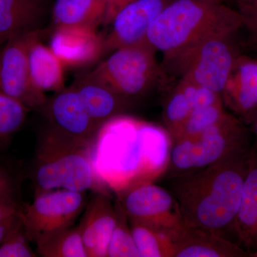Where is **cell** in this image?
<instances>
[{
  "label": "cell",
  "mask_w": 257,
  "mask_h": 257,
  "mask_svg": "<svg viewBox=\"0 0 257 257\" xmlns=\"http://www.w3.org/2000/svg\"><path fill=\"white\" fill-rule=\"evenodd\" d=\"M238 238L246 246L257 243V156L249 153L239 211L234 226Z\"/></svg>",
  "instance_id": "cell-19"
},
{
  "label": "cell",
  "mask_w": 257,
  "mask_h": 257,
  "mask_svg": "<svg viewBox=\"0 0 257 257\" xmlns=\"http://www.w3.org/2000/svg\"><path fill=\"white\" fill-rule=\"evenodd\" d=\"M36 245L43 257H87L79 225L57 231Z\"/></svg>",
  "instance_id": "cell-22"
},
{
  "label": "cell",
  "mask_w": 257,
  "mask_h": 257,
  "mask_svg": "<svg viewBox=\"0 0 257 257\" xmlns=\"http://www.w3.org/2000/svg\"><path fill=\"white\" fill-rule=\"evenodd\" d=\"M47 15L45 0H0V47L17 35L40 31Z\"/></svg>",
  "instance_id": "cell-17"
},
{
  "label": "cell",
  "mask_w": 257,
  "mask_h": 257,
  "mask_svg": "<svg viewBox=\"0 0 257 257\" xmlns=\"http://www.w3.org/2000/svg\"><path fill=\"white\" fill-rule=\"evenodd\" d=\"M86 205V192L55 189L35 194L30 204H22L20 215L30 242L37 243L73 226Z\"/></svg>",
  "instance_id": "cell-7"
},
{
  "label": "cell",
  "mask_w": 257,
  "mask_h": 257,
  "mask_svg": "<svg viewBox=\"0 0 257 257\" xmlns=\"http://www.w3.org/2000/svg\"><path fill=\"white\" fill-rule=\"evenodd\" d=\"M20 212L16 215L0 220V244L3 242L6 235L8 234V231L20 219Z\"/></svg>",
  "instance_id": "cell-33"
},
{
  "label": "cell",
  "mask_w": 257,
  "mask_h": 257,
  "mask_svg": "<svg viewBox=\"0 0 257 257\" xmlns=\"http://www.w3.org/2000/svg\"><path fill=\"white\" fill-rule=\"evenodd\" d=\"M18 192V177L0 161V202L20 203Z\"/></svg>",
  "instance_id": "cell-28"
},
{
  "label": "cell",
  "mask_w": 257,
  "mask_h": 257,
  "mask_svg": "<svg viewBox=\"0 0 257 257\" xmlns=\"http://www.w3.org/2000/svg\"><path fill=\"white\" fill-rule=\"evenodd\" d=\"M156 52L146 40L121 47L113 51L91 73L125 97L141 95L162 73Z\"/></svg>",
  "instance_id": "cell-6"
},
{
  "label": "cell",
  "mask_w": 257,
  "mask_h": 257,
  "mask_svg": "<svg viewBox=\"0 0 257 257\" xmlns=\"http://www.w3.org/2000/svg\"><path fill=\"white\" fill-rule=\"evenodd\" d=\"M231 36L214 37L164 59L167 70L221 95L235 61L240 55Z\"/></svg>",
  "instance_id": "cell-5"
},
{
  "label": "cell",
  "mask_w": 257,
  "mask_h": 257,
  "mask_svg": "<svg viewBox=\"0 0 257 257\" xmlns=\"http://www.w3.org/2000/svg\"><path fill=\"white\" fill-rule=\"evenodd\" d=\"M228 1H229V0H228Z\"/></svg>",
  "instance_id": "cell-38"
},
{
  "label": "cell",
  "mask_w": 257,
  "mask_h": 257,
  "mask_svg": "<svg viewBox=\"0 0 257 257\" xmlns=\"http://www.w3.org/2000/svg\"><path fill=\"white\" fill-rule=\"evenodd\" d=\"M34 37L29 48L28 60L32 84L43 92H58L64 88V64L51 50Z\"/></svg>",
  "instance_id": "cell-18"
},
{
  "label": "cell",
  "mask_w": 257,
  "mask_h": 257,
  "mask_svg": "<svg viewBox=\"0 0 257 257\" xmlns=\"http://www.w3.org/2000/svg\"><path fill=\"white\" fill-rule=\"evenodd\" d=\"M20 217L0 244V257H36Z\"/></svg>",
  "instance_id": "cell-27"
},
{
  "label": "cell",
  "mask_w": 257,
  "mask_h": 257,
  "mask_svg": "<svg viewBox=\"0 0 257 257\" xmlns=\"http://www.w3.org/2000/svg\"><path fill=\"white\" fill-rule=\"evenodd\" d=\"M22 204V203L0 202V220L18 214Z\"/></svg>",
  "instance_id": "cell-32"
},
{
  "label": "cell",
  "mask_w": 257,
  "mask_h": 257,
  "mask_svg": "<svg viewBox=\"0 0 257 257\" xmlns=\"http://www.w3.org/2000/svg\"><path fill=\"white\" fill-rule=\"evenodd\" d=\"M128 222L140 257H174L175 246L170 234L138 221Z\"/></svg>",
  "instance_id": "cell-21"
},
{
  "label": "cell",
  "mask_w": 257,
  "mask_h": 257,
  "mask_svg": "<svg viewBox=\"0 0 257 257\" xmlns=\"http://www.w3.org/2000/svg\"><path fill=\"white\" fill-rule=\"evenodd\" d=\"M192 111L190 101L177 84L166 102L163 112L164 121L171 137L182 127Z\"/></svg>",
  "instance_id": "cell-26"
},
{
  "label": "cell",
  "mask_w": 257,
  "mask_h": 257,
  "mask_svg": "<svg viewBox=\"0 0 257 257\" xmlns=\"http://www.w3.org/2000/svg\"><path fill=\"white\" fill-rule=\"evenodd\" d=\"M251 124L253 125V133H254L257 140V116L256 118H255L254 120H253V122L251 123Z\"/></svg>",
  "instance_id": "cell-34"
},
{
  "label": "cell",
  "mask_w": 257,
  "mask_h": 257,
  "mask_svg": "<svg viewBox=\"0 0 257 257\" xmlns=\"http://www.w3.org/2000/svg\"><path fill=\"white\" fill-rule=\"evenodd\" d=\"M250 152L171 178L184 224L223 236L239 211Z\"/></svg>",
  "instance_id": "cell-1"
},
{
  "label": "cell",
  "mask_w": 257,
  "mask_h": 257,
  "mask_svg": "<svg viewBox=\"0 0 257 257\" xmlns=\"http://www.w3.org/2000/svg\"><path fill=\"white\" fill-rule=\"evenodd\" d=\"M117 219L107 248V257H140L130 222L119 202L115 204Z\"/></svg>",
  "instance_id": "cell-25"
},
{
  "label": "cell",
  "mask_w": 257,
  "mask_h": 257,
  "mask_svg": "<svg viewBox=\"0 0 257 257\" xmlns=\"http://www.w3.org/2000/svg\"><path fill=\"white\" fill-rule=\"evenodd\" d=\"M172 0H135L113 19L111 32L104 38V55L145 41L155 19Z\"/></svg>",
  "instance_id": "cell-11"
},
{
  "label": "cell",
  "mask_w": 257,
  "mask_h": 257,
  "mask_svg": "<svg viewBox=\"0 0 257 257\" xmlns=\"http://www.w3.org/2000/svg\"><path fill=\"white\" fill-rule=\"evenodd\" d=\"M247 145L244 123L227 113L197 138L172 140L166 175L171 179L202 170L248 151Z\"/></svg>",
  "instance_id": "cell-4"
},
{
  "label": "cell",
  "mask_w": 257,
  "mask_h": 257,
  "mask_svg": "<svg viewBox=\"0 0 257 257\" xmlns=\"http://www.w3.org/2000/svg\"><path fill=\"white\" fill-rule=\"evenodd\" d=\"M116 207L106 193H96L79 224L87 257H107V248L116 224Z\"/></svg>",
  "instance_id": "cell-14"
},
{
  "label": "cell",
  "mask_w": 257,
  "mask_h": 257,
  "mask_svg": "<svg viewBox=\"0 0 257 257\" xmlns=\"http://www.w3.org/2000/svg\"><path fill=\"white\" fill-rule=\"evenodd\" d=\"M119 203L128 220L149 225L170 236L185 226L175 196L156 184L146 182L130 187Z\"/></svg>",
  "instance_id": "cell-8"
},
{
  "label": "cell",
  "mask_w": 257,
  "mask_h": 257,
  "mask_svg": "<svg viewBox=\"0 0 257 257\" xmlns=\"http://www.w3.org/2000/svg\"><path fill=\"white\" fill-rule=\"evenodd\" d=\"M221 103L224 102L220 94L209 88L197 85L192 101V110L197 108L205 107Z\"/></svg>",
  "instance_id": "cell-30"
},
{
  "label": "cell",
  "mask_w": 257,
  "mask_h": 257,
  "mask_svg": "<svg viewBox=\"0 0 257 257\" xmlns=\"http://www.w3.org/2000/svg\"><path fill=\"white\" fill-rule=\"evenodd\" d=\"M30 111L23 103L0 90V150L21 128Z\"/></svg>",
  "instance_id": "cell-23"
},
{
  "label": "cell",
  "mask_w": 257,
  "mask_h": 257,
  "mask_svg": "<svg viewBox=\"0 0 257 257\" xmlns=\"http://www.w3.org/2000/svg\"><path fill=\"white\" fill-rule=\"evenodd\" d=\"M78 93L89 116L98 126H103L126 109L128 98L118 94L91 72L72 84Z\"/></svg>",
  "instance_id": "cell-16"
},
{
  "label": "cell",
  "mask_w": 257,
  "mask_h": 257,
  "mask_svg": "<svg viewBox=\"0 0 257 257\" xmlns=\"http://www.w3.org/2000/svg\"><path fill=\"white\" fill-rule=\"evenodd\" d=\"M250 256L257 257V243L256 245V249L254 250V251H253V252L251 253Z\"/></svg>",
  "instance_id": "cell-35"
},
{
  "label": "cell",
  "mask_w": 257,
  "mask_h": 257,
  "mask_svg": "<svg viewBox=\"0 0 257 257\" xmlns=\"http://www.w3.org/2000/svg\"><path fill=\"white\" fill-rule=\"evenodd\" d=\"M91 145L64 137L47 126L37 147L32 175L35 194L60 189L105 193L93 166Z\"/></svg>",
  "instance_id": "cell-3"
},
{
  "label": "cell",
  "mask_w": 257,
  "mask_h": 257,
  "mask_svg": "<svg viewBox=\"0 0 257 257\" xmlns=\"http://www.w3.org/2000/svg\"><path fill=\"white\" fill-rule=\"evenodd\" d=\"M104 0H55L52 19L55 28L84 27L96 29L104 23Z\"/></svg>",
  "instance_id": "cell-20"
},
{
  "label": "cell",
  "mask_w": 257,
  "mask_h": 257,
  "mask_svg": "<svg viewBox=\"0 0 257 257\" xmlns=\"http://www.w3.org/2000/svg\"><path fill=\"white\" fill-rule=\"evenodd\" d=\"M253 43L254 44L255 47H256V50H257V40H254V41H253Z\"/></svg>",
  "instance_id": "cell-36"
},
{
  "label": "cell",
  "mask_w": 257,
  "mask_h": 257,
  "mask_svg": "<svg viewBox=\"0 0 257 257\" xmlns=\"http://www.w3.org/2000/svg\"><path fill=\"white\" fill-rule=\"evenodd\" d=\"M242 18L243 28L247 30L251 40H257V0H229Z\"/></svg>",
  "instance_id": "cell-29"
},
{
  "label": "cell",
  "mask_w": 257,
  "mask_h": 257,
  "mask_svg": "<svg viewBox=\"0 0 257 257\" xmlns=\"http://www.w3.org/2000/svg\"><path fill=\"white\" fill-rule=\"evenodd\" d=\"M221 1L226 2V1H228V0H221Z\"/></svg>",
  "instance_id": "cell-37"
},
{
  "label": "cell",
  "mask_w": 257,
  "mask_h": 257,
  "mask_svg": "<svg viewBox=\"0 0 257 257\" xmlns=\"http://www.w3.org/2000/svg\"><path fill=\"white\" fill-rule=\"evenodd\" d=\"M104 40L96 29L60 27L55 28L50 47L64 66L84 67L104 55Z\"/></svg>",
  "instance_id": "cell-13"
},
{
  "label": "cell",
  "mask_w": 257,
  "mask_h": 257,
  "mask_svg": "<svg viewBox=\"0 0 257 257\" xmlns=\"http://www.w3.org/2000/svg\"><path fill=\"white\" fill-rule=\"evenodd\" d=\"M39 111L48 121L49 127L76 141L92 145L101 128L89 116L72 86L64 87L47 98Z\"/></svg>",
  "instance_id": "cell-10"
},
{
  "label": "cell",
  "mask_w": 257,
  "mask_h": 257,
  "mask_svg": "<svg viewBox=\"0 0 257 257\" xmlns=\"http://www.w3.org/2000/svg\"><path fill=\"white\" fill-rule=\"evenodd\" d=\"M134 1L135 0H104L106 7L104 24L111 23L120 10Z\"/></svg>",
  "instance_id": "cell-31"
},
{
  "label": "cell",
  "mask_w": 257,
  "mask_h": 257,
  "mask_svg": "<svg viewBox=\"0 0 257 257\" xmlns=\"http://www.w3.org/2000/svg\"><path fill=\"white\" fill-rule=\"evenodd\" d=\"M227 113L224 103L193 109L182 127L171 137L172 140L197 138L219 122Z\"/></svg>",
  "instance_id": "cell-24"
},
{
  "label": "cell",
  "mask_w": 257,
  "mask_h": 257,
  "mask_svg": "<svg viewBox=\"0 0 257 257\" xmlns=\"http://www.w3.org/2000/svg\"><path fill=\"white\" fill-rule=\"evenodd\" d=\"M40 32L17 35L0 47V90L30 110H40L47 100L32 84L29 67V48Z\"/></svg>",
  "instance_id": "cell-9"
},
{
  "label": "cell",
  "mask_w": 257,
  "mask_h": 257,
  "mask_svg": "<svg viewBox=\"0 0 257 257\" xmlns=\"http://www.w3.org/2000/svg\"><path fill=\"white\" fill-rule=\"evenodd\" d=\"M171 237L175 246L174 257H240L246 254L224 236L186 225Z\"/></svg>",
  "instance_id": "cell-15"
},
{
  "label": "cell",
  "mask_w": 257,
  "mask_h": 257,
  "mask_svg": "<svg viewBox=\"0 0 257 257\" xmlns=\"http://www.w3.org/2000/svg\"><path fill=\"white\" fill-rule=\"evenodd\" d=\"M243 28L242 18L221 0H172L155 19L145 40L169 58L214 37Z\"/></svg>",
  "instance_id": "cell-2"
},
{
  "label": "cell",
  "mask_w": 257,
  "mask_h": 257,
  "mask_svg": "<svg viewBox=\"0 0 257 257\" xmlns=\"http://www.w3.org/2000/svg\"><path fill=\"white\" fill-rule=\"evenodd\" d=\"M223 102L245 124L257 116V60L240 54L225 84Z\"/></svg>",
  "instance_id": "cell-12"
}]
</instances>
